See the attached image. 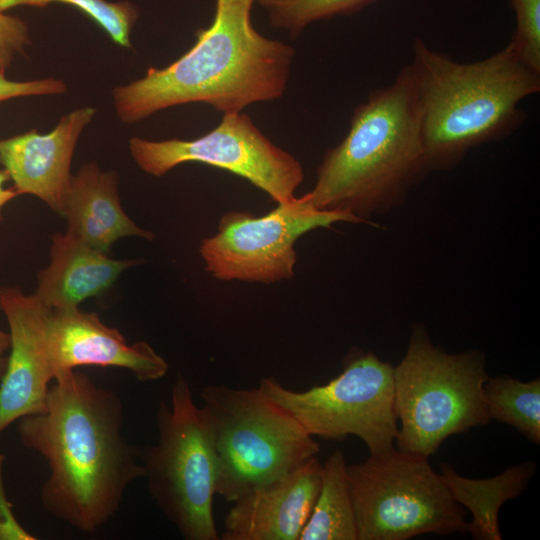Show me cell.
<instances>
[{
  "instance_id": "5bb4252c",
  "label": "cell",
  "mask_w": 540,
  "mask_h": 540,
  "mask_svg": "<svg viewBox=\"0 0 540 540\" xmlns=\"http://www.w3.org/2000/svg\"><path fill=\"white\" fill-rule=\"evenodd\" d=\"M95 113L90 106L77 108L62 116L46 134L30 130L0 139V163L18 195H34L63 216L72 157Z\"/></svg>"
},
{
  "instance_id": "30bf717a",
  "label": "cell",
  "mask_w": 540,
  "mask_h": 540,
  "mask_svg": "<svg viewBox=\"0 0 540 540\" xmlns=\"http://www.w3.org/2000/svg\"><path fill=\"white\" fill-rule=\"evenodd\" d=\"M338 222L364 223L347 211L316 209L306 194L294 196L262 216L225 213L199 252L206 271L218 280L275 283L293 277L300 236Z\"/></svg>"
},
{
  "instance_id": "ffe728a7",
  "label": "cell",
  "mask_w": 540,
  "mask_h": 540,
  "mask_svg": "<svg viewBox=\"0 0 540 540\" xmlns=\"http://www.w3.org/2000/svg\"><path fill=\"white\" fill-rule=\"evenodd\" d=\"M492 419L513 426L529 441L540 443V379L522 382L510 376L489 377L483 384Z\"/></svg>"
},
{
  "instance_id": "2e32d148",
  "label": "cell",
  "mask_w": 540,
  "mask_h": 540,
  "mask_svg": "<svg viewBox=\"0 0 540 540\" xmlns=\"http://www.w3.org/2000/svg\"><path fill=\"white\" fill-rule=\"evenodd\" d=\"M50 261L37 274L35 295L49 309L78 307L110 288L126 269L140 260L113 259L74 236L51 237Z\"/></svg>"
},
{
  "instance_id": "603a6c76",
  "label": "cell",
  "mask_w": 540,
  "mask_h": 540,
  "mask_svg": "<svg viewBox=\"0 0 540 540\" xmlns=\"http://www.w3.org/2000/svg\"><path fill=\"white\" fill-rule=\"evenodd\" d=\"M516 29L508 43L520 60L540 74V0H510Z\"/></svg>"
},
{
  "instance_id": "9a60e30c",
  "label": "cell",
  "mask_w": 540,
  "mask_h": 540,
  "mask_svg": "<svg viewBox=\"0 0 540 540\" xmlns=\"http://www.w3.org/2000/svg\"><path fill=\"white\" fill-rule=\"evenodd\" d=\"M317 456L233 501L222 540H299L321 483Z\"/></svg>"
},
{
  "instance_id": "52a82bcc",
  "label": "cell",
  "mask_w": 540,
  "mask_h": 540,
  "mask_svg": "<svg viewBox=\"0 0 540 540\" xmlns=\"http://www.w3.org/2000/svg\"><path fill=\"white\" fill-rule=\"evenodd\" d=\"M157 441L140 448L148 493L185 540H219L213 501L217 459L209 421L179 376L155 414Z\"/></svg>"
},
{
  "instance_id": "7a4b0ae2",
  "label": "cell",
  "mask_w": 540,
  "mask_h": 540,
  "mask_svg": "<svg viewBox=\"0 0 540 540\" xmlns=\"http://www.w3.org/2000/svg\"><path fill=\"white\" fill-rule=\"evenodd\" d=\"M256 0H217L212 24L196 31L191 49L164 68L150 67L140 79L113 89L118 118L134 124L187 103H205L238 113L285 92L294 49L264 37L251 22Z\"/></svg>"
},
{
  "instance_id": "83f0119b",
  "label": "cell",
  "mask_w": 540,
  "mask_h": 540,
  "mask_svg": "<svg viewBox=\"0 0 540 540\" xmlns=\"http://www.w3.org/2000/svg\"><path fill=\"white\" fill-rule=\"evenodd\" d=\"M9 179L10 178H9L8 173L4 169L0 170V215L5 205L18 196V193L14 190L13 187L12 188L4 187V184Z\"/></svg>"
},
{
  "instance_id": "9c48e42d",
  "label": "cell",
  "mask_w": 540,
  "mask_h": 540,
  "mask_svg": "<svg viewBox=\"0 0 540 540\" xmlns=\"http://www.w3.org/2000/svg\"><path fill=\"white\" fill-rule=\"evenodd\" d=\"M258 387L313 437L341 441L354 435L372 456L394 449L393 366L371 352H350L338 376L307 390H291L273 377H262Z\"/></svg>"
},
{
  "instance_id": "44dd1931",
  "label": "cell",
  "mask_w": 540,
  "mask_h": 540,
  "mask_svg": "<svg viewBox=\"0 0 540 540\" xmlns=\"http://www.w3.org/2000/svg\"><path fill=\"white\" fill-rule=\"evenodd\" d=\"M267 12L270 24L296 38L311 23L350 15L378 0H256Z\"/></svg>"
},
{
  "instance_id": "8fae6325",
  "label": "cell",
  "mask_w": 540,
  "mask_h": 540,
  "mask_svg": "<svg viewBox=\"0 0 540 540\" xmlns=\"http://www.w3.org/2000/svg\"><path fill=\"white\" fill-rule=\"evenodd\" d=\"M128 145L132 159L149 175L160 177L180 164L200 162L247 179L276 203L293 198L304 179L301 163L240 112L223 114L216 128L196 139L132 137Z\"/></svg>"
},
{
  "instance_id": "cb8c5ba5",
  "label": "cell",
  "mask_w": 540,
  "mask_h": 540,
  "mask_svg": "<svg viewBox=\"0 0 540 540\" xmlns=\"http://www.w3.org/2000/svg\"><path fill=\"white\" fill-rule=\"evenodd\" d=\"M31 44L27 24L0 10V73H4L15 56Z\"/></svg>"
},
{
  "instance_id": "d6986e66",
  "label": "cell",
  "mask_w": 540,
  "mask_h": 540,
  "mask_svg": "<svg viewBox=\"0 0 540 540\" xmlns=\"http://www.w3.org/2000/svg\"><path fill=\"white\" fill-rule=\"evenodd\" d=\"M346 467L341 450L322 464L320 488L299 540H358Z\"/></svg>"
},
{
  "instance_id": "484cf974",
  "label": "cell",
  "mask_w": 540,
  "mask_h": 540,
  "mask_svg": "<svg viewBox=\"0 0 540 540\" xmlns=\"http://www.w3.org/2000/svg\"><path fill=\"white\" fill-rule=\"evenodd\" d=\"M5 455L0 453V540H35L16 519L12 504L8 501L4 485Z\"/></svg>"
},
{
  "instance_id": "ba28073f",
  "label": "cell",
  "mask_w": 540,
  "mask_h": 540,
  "mask_svg": "<svg viewBox=\"0 0 540 540\" xmlns=\"http://www.w3.org/2000/svg\"><path fill=\"white\" fill-rule=\"evenodd\" d=\"M358 540L467 532L462 506L428 457L392 449L346 467Z\"/></svg>"
},
{
  "instance_id": "7402d4cb",
  "label": "cell",
  "mask_w": 540,
  "mask_h": 540,
  "mask_svg": "<svg viewBox=\"0 0 540 540\" xmlns=\"http://www.w3.org/2000/svg\"><path fill=\"white\" fill-rule=\"evenodd\" d=\"M62 3L77 8L92 19L119 46L131 48V32L138 19V8L128 1L108 0H0L5 12L17 6L43 8L51 3Z\"/></svg>"
},
{
  "instance_id": "7c38bea8",
  "label": "cell",
  "mask_w": 540,
  "mask_h": 540,
  "mask_svg": "<svg viewBox=\"0 0 540 540\" xmlns=\"http://www.w3.org/2000/svg\"><path fill=\"white\" fill-rule=\"evenodd\" d=\"M0 310L9 325L11 346L0 382V436L19 419L45 409L50 366L45 327L49 308L18 286H0Z\"/></svg>"
},
{
  "instance_id": "3957f363",
  "label": "cell",
  "mask_w": 540,
  "mask_h": 540,
  "mask_svg": "<svg viewBox=\"0 0 540 540\" xmlns=\"http://www.w3.org/2000/svg\"><path fill=\"white\" fill-rule=\"evenodd\" d=\"M408 64L429 170L456 166L473 148L501 140L526 119L519 104L540 91V74L507 44L472 63L415 38Z\"/></svg>"
},
{
  "instance_id": "5b68a950",
  "label": "cell",
  "mask_w": 540,
  "mask_h": 540,
  "mask_svg": "<svg viewBox=\"0 0 540 540\" xmlns=\"http://www.w3.org/2000/svg\"><path fill=\"white\" fill-rule=\"evenodd\" d=\"M217 459L216 494L233 502L320 451L301 424L259 387L209 384L200 392Z\"/></svg>"
},
{
  "instance_id": "e0dca14e",
  "label": "cell",
  "mask_w": 540,
  "mask_h": 540,
  "mask_svg": "<svg viewBox=\"0 0 540 540\" xmlns=\"http://www.w3.org/2000/svg\"><path fill=\"white\" fill-rule=\"evenodd\" d=\"M62 217L68 234L105 253L124 237L154 238L122 209L117 173L104 171L94 162L83 164L72 175Z\"/></svg>"
},
{
  "instance_id": "277c9868",
  "label": "cell",
  "mask_w": 540,
  "mask_h": 540,
  "mask_svg": "<svg viewBox=\"0 0 540 540\" xmlns=\"http://www.w3.org/2000/svg\"><path fill=\"white\" fill-rule=\"evenodd\" d=\"M428 170L406 65L354 109L346 136L326 151L305 194L316 209L347 211L367 223L399 206Z\"/></svg>"
},
{
  "instance_id": "8992f818",
  "label": "cell",
  "mask_w": 540,
  "mask_h": 540,
  "mask_svg": "<svg viewBox=\"0 0 540 540\" xmlns=\"http://www.w3.org/2000/svg\"><path fill=\"white\" fill-rule=\"evenodd\" d=\"M487 378L481 351L449 354L424 326H414L405 356L393 367L398 450L429 457L449 436L487 425Z\"/></svg>"
},
{
  "instance_id": "d4e9b609",
  "label": "cell",
  "mask_w": 540,
  "mask_h": 540,
  "mask_svg": "<svg viewBox=\"0 0 540 540\" xmlns=\"http://www.w3.org/2000/svg\"><path fill=\"white\" fill-rule=\"evenodd\" d=\"M67 90L66 84L53 77L29 80L13 81L0 73V103L25 96L59 95Z\"/></svg>"
},
{
  "instance_id": "4316f807",
  "label": "cell",
  "mask_w": 540,
  "mask_h": 540,
  "mask_svg": "<svg viewBox=\"0 0 540 540\" xmlns=\"http://www.w3.org/2000/svg\"><path fill=\"white\" fill-rule=\"evenodd\" d=\"M11 346L9 332L0 330V382L5 374Z\"/></svg>"
},
{
  "instance_id": "6da1fadb",
  "label": "cell",
  "mask_w": 540,
  "mask_h": 540,
  "mask_svg": "<svg viewBox=\"0 0 540 540\" xmlns=\"http://www.w3.org/2000/svg\"><path fill=\"white\" fill-rule=\"evenodd\" d=\"M53 382L45 409L19 419L18 435L47 462L40 491L46 512L93 533L116 515L129 485L143 478L140 448L123 435L124 405L116 392L75 369Z\"/></svg>"
},
{
  "instance_id": "4fadbf2b",
  "label": "cell",
  "mask_w": 540,
  "mask_h": 540,
  "mask_svg": "<svg viewBox=\"0 0 540 540\" xmlns=\"http://www.w3.org/2000/svg\"><path fill=\"white\" fill-rule=\"evenodd\" d=\"M45 342L54 378L80 366H99L126 369L137 380L149 382L161 379L169 369L147 342L129 344L117 328L79 307L49 309Z\"/></svg>"
},
{
  "instance_id": "ac0fdd59",
  "label": "cell",
  "mask_w": 540,
  "mask_h": 540,
  "mask_svg": "<svg viewBox=\"0 0 540 540\" xmlns=\"http://www.w3.org/2000/svg\"><path fill=\"white\" fill-rule=\"evenodd\" d=\"M537 464L527 461L487 479L459 475L450 464L441 465L440 474L452 497L472 514L467 532L476 540H501L499 511L508 500L520 496L536 473Z\"/></svg>"
}]
</instances>
